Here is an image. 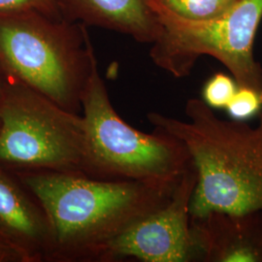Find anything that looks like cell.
I'll return each instance as SVG.
<instances>
[{"label": "cell", "mask_w": 262, "mask_h": 262, "mask_svg": "<svg viewBox=\"0 0 262 262\" xmlns=\"http://www.w3.org/2000/svg\"><path fill=\"white\" fill-rule=\"evenodd\" d=\"M54 1H55V2H56V3H57V1H56V0H54ZM57 5H58V3H57ZM58 6H59V5H58ZM61 13H62V12H61Z\"/></svg>", "instance_id": "obj_17"}, {"label": "cell", "mask_w": 262, "mask_h": 262, "mask_svg": "<svg viewBox=\"0 0 262 262\" xmlns=\"http://www.w3.org/2000/svg\"><path fill=\"white\" fill-rule=\"evenodd\" d=\"M1 85H2V82H1V78H0V92H1Z\"/></svg>", "instance_id": "obj_16"}, {"label": "cell", "mask_w": 262, "mask_h": 262, "mask_svg": "<svg viewBox=\"0 0 262 262\" xmlns=\"http://www.w3.org/2000/svg\"><path fill=\"white\" fill-rule=\"evenodd\" d=\"M17 10H36L56 18H66L54 0H0V13Z\"/></svg>", "instance_id": "obj_14"}, {"label": "cell", "mask_w": 262, "mask_h": 262, "mask_svg": "<svg viewBox=\"0 0 262 262\" xmlns=\"http://www.w3.org/2000/svg\"><path fill=\"white\" fill-rule=\"evenodd\" d=\"M70 20L129 35L152 43L159 34L158 16L150 0H56Z\"/></svg>", "instance_id": "obj_10"}, {"label": "cell", "mask_w": 262, "mask_h": 262, "mask_svg": "<svg viewBox=\"0 0 262 262\" xmlns=\"http://www.w3.org/2000/svg\"><path fill=\"white\" fill-rule=\"evenodd\" d=\"M261 109V94L250 88L238 86L225 111L231 120L245 122L257 115Z\"/></svg>", "instance_id": "obj_13"}, {"label": "cell", "mask_w": 262, "mask_h": 262, "mask_svg": "<svg viewBox=\"0 0 262 262\" xmlns=\"http://www.w3.org/2000/svg\"><path fill=\"white\" fill-rule=\"evenodd\" d=\"M0 234L31 262L50 261L52 240L46 213L16 174L1 164Z\"/></svg>", "instance_id": "obj_9"}, {"label": "cell", "mask_w": 262, "mask_h": 262, "mask_svg": "<svg viewBox=\"0 0 262 262\" xmlns=\"http://www.w3.org/2000/svg\"><path fill=\"white\" fill-rule=\"evenodd\" d=\"M0 78V164L84 174L83 116L19 81Z\"/></svg>", "instance_id": "obj_6"}, {"label": "cell", "mask_w": 262, "mask_h": 262, "mask_svg": "<svg viewBox=\"0 0 262 262\" xmlns=\"http://www.w3.org/2000/svg\"><path fill=\"white\" fill-rule=\"evenodd\" d=\"M192 164L180 179L168 203L108 244L101 261L202 262L191 227L190 203L197 185Z\"/></svg>", "instance_id": "obj_7"}, {"label": "cell", "mask_w": 262, "mask_h": 262, "mask_svg": "<svg viewBox=\"0 0 262 262\" xmlns=\"http://www.w3.org/2000/svg\"><path fill=\"white\" fill-rule=\"evenodd\" d=\"M202 262H262V210L190 219Z\"/></svg>", "instance_id": "obj_8"}, {"label": "cell", "mask_w": 262, "mask_h": 262, "mask_svg": "<svg viewBox=\"0 0 262 262\" xmlns=\"http://www.w3.org/2000/svg\"><path fill=\"white\" fill-rule=\"evenodd\" d=\"M150 4L159 25L150 52L156 66L183 78L189 75L200 56H213L228 69L238 86L262 95V67L253 56L262 0H237L224 15L207 20L185 19L152 0Z\"/></svg>", "instance_id": "obj_5"}, {"label": "cell", "mask_w": 262, "mask_h": 262, "mask_svg": "<svg viewBox=\"0 0 262 262\" xmlns=\"http://www.w3.org/2000/svg\"><path fill=\"white\" fill-rule=\"evenodd\" d=\"M238 89L234 78L225 73H215L208 79L202 90V100L214 110L225 109Z\"/></svg>", "instance_id": "obj_12"}, {"label": "cell", "mask_w": 262, "mask_h": 262, "mask_svg": "<svg viewBox=\"0 0 262 262\" xmlns=\"http://www.w3.org/2000/svg\"><path fill=\"white\" fill-rule=\"evenodd\" d=\"M187 120L148 114L155 129L182 141L197 171L192 216L262 210V113L256 126L224 120L202 99L190 98Z\"/></svg>", "instance_id": "obj_2"}, {"label": "cell", "mask_w": 262, "mask_h": 262, "mask_svg": "<svg viewBox=\"0 0 262 262\" xmlns=\"http://www.w3.org/2000/svg\"><path fill=\"white\" fill-rule=\"evenodd\" d=\"M84 174L101 180L176 185L193 161L182 141L163 131L137 130L113 107L96 57L82 96Z\"/></svg>", "instance_id": "obj_4"}, {"label": "cell", "mask_w": 262, "mask_h": 262, "mask_svg": "<svg viewBox=\"0 0 262 262\" xmlns=\"http://www.w3.org/2000/svg\"><path fill=\"white\" fill-rule=\"evenodd\" d=\"M12 171L47 215L54 262L101 261L108 244L165 206L178 185L61 171Z\"/></svg>", "instance_id": "obj_1"}, {"label": "cell", "mask_w": 262, "mask_h": 262, "mask_svg": "<svg viewBox=\"0 0 262 262\" xmlns=\"http://www.w3.org/2000/svg\"><path fill=\"white\" fill-rule=\"evenodd\" d=\"M163 8L191 20L215 19L232 7L237 0H152Z\"/></svg>", "instance_id": "obj_11"}, {"label": "cell", "mask_w": 262, "mask_h": 262, "mask_svg": "<svg viewBox=\"0 0 262 262\" xmlns=\"http://www.w3.org/2000/svg\"><path fill=\"white\" fill-rule=\"evenodd\" d=\"M0 262H31V260L27 253L0 234Z\"/></svg>", "instance_id": "obj_15"}, {"label": "cell", "mask_w": 262, "mask_h": 262, "mask_svg": "<svg viewBox=\"0 0 262 262\" xmlns=\"http://www.w3.org/2000/svg\"><path fill=\"white\" fill-rule=\"evenodd\" d=\"M36 10L0 13V77L80 114L93 61L86 26Z\"/></svg>", "instance_id": "obj_3"}]
</instances>
